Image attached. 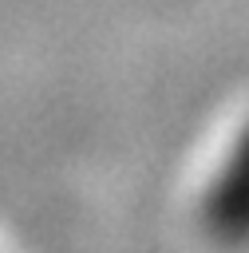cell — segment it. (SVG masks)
<instances>
[{
	"label": "cell",
	"instance_id": "cell-1",
	"mask_svg": "<svg viewBox=\"0 0 249 253\" xmlns=\"http://www.w3.org/2000/svg\"><path fill=\"white\" fill-rule=\"evenodd\" d=\"M206 229L221 245H245L249 241V126L241 130L233 154L225 158L221 174L213 178L206 206H202Z\"/></svg>",
	"mask_w": 249,
	"mask_h": 253
}]
</instances>
